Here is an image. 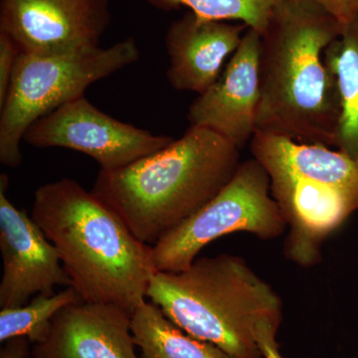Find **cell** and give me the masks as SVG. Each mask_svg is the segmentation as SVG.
I'll return each mask as SVG.
<instances>
[{
    "instance_id": "obj_1",
    "label": "cell",
    "mask_w": 358,
    "mask_h": 358,
    "mask_svg": "<svg viewBox=\"0 0 358 358\" xmlns=\"http://www.w3.org/2000/svg\"><path fill=\"white\" fill-rule=\"evenodd\" d=\"M345 25L313 0H285L261 35L257 131L336 147L341 114L326 50Z\"/></svg>"
},
{
    "instance_id": "obj_2",
    "label": "cell",
    "mask_w": 358,
    "mask_h": 358,
    "mask_svg": "<svg viewBox=\"0 0 358 358\" xmlns=\"http://www.w3.org/2000/svg\"><path fill=\"white\" fill-rule=\"evenodd\" d=\"M31 217L57 249L73 287L86 303L133 313L157 274L152 246L140 241L115 212L69 178L34 193Z\"/></svg>"
},
{
    "instance_id": "obj_3",
    "label": "cell",
    "mask_w": 358,
    "mask_h": 358,
    "mask_svg": "<svg viewBox=\"0 0 358 358\" xmlns=\"http://www.w3.org/2000/svg\"><path fill=\"white\" fill-rule=\"evenodd\" d=\"M240 150L211 129L190 127L179 140L117 171H100L92 192L131 233L154 246L229 183Z\"/></svg>"
},
{
    "instance_id": "obj_4",
    "label": "cell",
    "mask_w": 358,
    "mask_h": 358,
    "mask_svg": "<svg viewBox=\"0 0 358 358\" xmlns=\"http://www.w3.org/2000/svg\"><path fill=\"white\" fill-rule=\"evenodd\" d=\"M147 299L186 334L234 358H264L263 329H279L282 303L241 257H201L180 272H159Z\"/></svg>"
},
{
    "instance_id": "obj_5",
    "label": "cell",
    "mask_w": 358,
    "mask_h": 358,
    "mask_svg": "<svg viewBox=\"0 0 358 358\" xmlns=\"http://www.w3.org/2000/svg\"><path fill=\"white\" fill-rule=\"evenodd\" d=\"M250 148L267 171L271 194L289 228L285 255L312 267L322 259L324 240L358 211V160L262 131H256Z\"/></svg>"
},
{
    "instance_id": "obj_6",
    "label": "cell",
    "mask_w": 358,
    "mask_h": 358,
    "mask_svg": "<svg viewBox=\"0 0 358 358\" xmlns=\"http://www.w3.org/2000/svg\"><path fill=\"white\" fill-rule=\"evenodd\" d=\"M140 57L131 37L108 48L49 55L20 52L6 102L0 108V162L20 166L21 141L35 122L84 96L92 84L134 64Z\"/></svg>"
},
{
    "instance_id": "obj_7",
    "label": "cell",
    "mask_w": 358,
    "mask_h": 358,
    "mask_svg": "<svg viewBox=\"0 0 358 358\" xmlns=\"http://www.w3.org/2000/svg\"><path fill=\"white\" fill-rule=\"evenodd\" d=\"M287 228L271 194L267 171L252 157L240 164L229 183L211 201L152 246V260L157 273L180 272L218 238L247 232L273 240Z\"/></svg>"
},
{
    "instance_id": "obj_8",
    "label": "cell",
    "mask_w": 358,
    "mask_h": 358,
    "mask_svg": "<svg viewBox=\"0 0 358 358\" xmlns=\"http://www.w3.org/2000/svg\"><path fill=\"white\" fill-rule=\"evenodd\" d=\"M23 140L35 148H63L82 152L95 159L100 171H105L128 166L174 141L117 121L85 96L35 122Z\"/></svg>"
},
{
    "instance_id": "obj_9",
    "label": "cell",
    "mask_w": 358,
    "mask_h": 358,
    "mask_svg": "<svg viewBox=\"0 0 358 358\" xmlns=\"http://www.w3.org/2000/svg\"><path fill=\"white\" fill-rule=\"evenodd\" d=\"M110 21V0H0V32L21 53L49 55L98 47Z\"/></svg>"
},
{
    "instance_id": "obj_10",
    "label": "cell",
    "mask_w": 358,
    "mask_h": 358,
    "mask_svg": "<svg viewBox=\"0 0 358 358\" xmlns=\"http://www.w3.org/2000/svg\"><path fill=\"white\" fill-rule=\"evenodd\" d=\"M8 178L0 176V308L24 306L33 296L53 294L56 286H71L56 247L41 227L7 197Z\"/></svg>"
},
{
    "instance_id": "obj_11",
    "label": "cell",
    "mask_w": 358,
    "mask_h": 358,
    "mask_svg": "<svg viewBox=\"0 0 358 358\" xmlns=\"http://www.w3.org/2000/svg\"><path fill=\"white\" fill-rule=\"evenodd\" d=\"M261 42L248 28L217 81L190 105V127L211 129L239 150L251 141L261 98Z\"/></svg>"
},
{
    "instance_id": "obj_12",
    "label": "cell",
    "mask_w": 358,
    "mask_h": 358,
    "mask_svg": "<svg viewBox=\"0 0 358 358\" xmlns=\"http://www.w3.org/2000/svg\"><path fill=\"white\" fill-rule=\"evenodd\" d=\"M131 315L112 303L68 306L52 320L47 338L34 345L32 358H141Z\"/></svg>"
},
{
    "instance_id": "obj_13",
    "label": "cell",
    "mask_w": 358,
    "mask_h": 358,
    "mask_svg": "<svg viewBox=\"0 0 358 358\" xmlns=\"http://www.w3.org/2000/svg\"><path fill=\"white\" fill-rule=\"evenodd\" d=\"M248 26L206 20L188 11L167 29V80L178 91L204 93L217 81Z\"/></svg>"
},
{
    "instance_id": "obj_14",
    "label": "cell",
    "mask_w": 358,
    "mask_h": 358,
    "mask_svg": "<svg viewBox=\"0 0 358 358\" xmlns=\"http://www.w3.org/2000/svg\"><path fill=\"white\" fill-rule=\"evenodd\" d=\"M131 331L141 358H234L186 334L150 301H143L131 315Z\"/></svg>"
},
{
    "instance_id": "obj_15",
    "label": "cell",
    "mask_w": 358,
    "mask_h": 358,
    "mask_svg": "<svg viewBox=\"0 0 358 358\" xmlns=\"http://www.w3.org/2000/svg\"><path fill=\"white\" fill-rule=\"evenodd\" d=\"M324 57L336 78L341 96V114L334 148L358 160V15L327 47Z\"/></svg>"
},
{
    "instance_id": "obj_16",
    "label": "cell",
    "mask_w": 358,
    "mask_h": 358,
    "mask_svg": "<svg viewBox=\"0 0 358 358\" xmlns=\"http://www.w3.org/2000/svg\"><path fill=\"white\" fill-rule=\"evenodd\" d=\"M84 301L72 286L60 293L39 294L24 306L1 308L0 312V341L26 338L30 343H42L50 331L52 320L61 310Z\"/></svg>"
},
{
    "instance_id": "obj_17",
    "label": "cell",
    "mask_w": 358,
    "mask_h": 358,
    "mask_svg": "<svg viewBox=\"0 0 358 358\" xmlns=\"http://www.w3.org/2000/svg\"><path fill=\"white\" fill-rule=\"evenodd\" d=\"M160 10L186 7L206 20L239 21L263 35L271 17L285 0H145Z\"/></svg>"
},
{
    "instance_id": "obj_18",
    "label": "cell",
    "mask_w": 358,
    "mask_h": 358,
    "mask_svg": "<svg viewBox=\"0 0 358 358\" xmlns=\"http://www.w3.org/2000/svg\"><path fill=\"white\" fill-rule=\"evenodd\" d=\"M20 50L6 33L0 32V108L6 102Z\"/></svg>"
},
{
    "instance_id": "obj_19",
    "label": "cell",
    "mask_w": 358,
    "mask_h": 358,
    "mask_svg": "<svg viewBox=\"0 0 358 358\" xmlns=\"http://www.w3.org/2000/svg\"><path fill=\"white\" fill-rule=\"evenodd\" d=\"M324 7L343 25L348 24L358 15V0H313Z\"/></svg>"
},
{
    "instance_id": "obj_20",
    "label": "cell",
    "mask_w": 358,
    "mask_h": 358,
    "mask_svg": "<svg viewBox=\"0 0 358 358\" xmlns=\"http://www.w3.org/2000/svg\"><path fill=\"white\" fill-rule=\"evenodd\" d=\"M278 329H263L258 334V343L264 358H284L277 343Z\"/></svg>"
},
{
    "instance_id": "obj_21",
    "label": "cell",
    "mask_w": 358,
    "mask_h": 358,
    "mask_svg": "<svg viewBox=\"0 0 358 358\" xmlns=\"http://www.w3.org/2000/svg\"><path fill=\"white\" fill-rule=\"evenodd\" d=\"M30 345L26 338L10 339L0 352V358H27L30 355Z\"/></svg>"
}]
</instances>
